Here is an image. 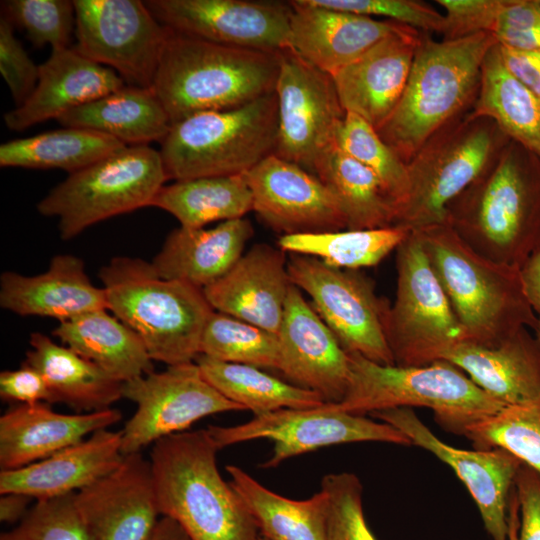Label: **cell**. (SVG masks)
Wrapping results in <instances>:
<instances>
[{"label": "cell", "instance_id": "51", "mask_svg": "<svg viewBox=\"0 0 540 540\" xmlns=\"http://www.w3.org/2000/svg\"><path fill=\"white\" fill-rule=\"evenodd\" d=\"M0 396L13 404L53 403L52 393L41 373L22 363L15 370L0 373Z\"/></svg>", "mask_w": 540, "mask_h": 540}, {"label": "cell", "instance_id": "26", "mask_svg": "<svg viewBox=\"0 0 540 540\" xmlns=\"http://www.w3.org/2000/svg\"><path fill=\"white\" fill-rule=\"evenodd\" d=\"M113 70L97 64L74 48L52 49L39 65L37 85L20 106L6 112L8 129L24 131L36 124L58 119L70 110L125 86Z\"/></svg>", "mask_w": 540, "mask_h": 540}, {"label": "cell", "instance_id": "18", "mask_svg": "<svg viewBox=\"0 0 540 540\" xmlns=\"http://www.w3.org/2000/svg\"><path fill=\"white\" fill-rule=\"evenodd\" d=\"M379 421L404 433L412 445L421 447L448 464L465 484L492 540H508L509 502L522 462L500 449L463 450L441 441L411 408H392L371 413Z\"/></svg>", "mask_w": 540, "mask_h": 540}, {"label": "cell", "instance_id": "35", "mask_svg": "<svg viewBox=\"0 0 540 540\" xmlns=\"http://www.w3.org/2000/svg\"><path fill=\"white\" fill-rule=\"evenodd\" d=\"M314 174L335 197L345 217L346 229L394 226L397 205L381 180L336 145L319 158Z\"/></svg>", "mask_w": 540, "mask_h": 540}, {"label": "cell", "instance_id": "57", "mask_svg": "<svg viewBox=\"0 0 540 540\" xmlns=\"http://www.w3.org/2000/svg\"><path fill=\"white\" fill-rule=\"evenodd\" d=\"M519 526H520V517H519V506L514 491V487L511 493L510 502H509V533L508 540H519Z\"/></svg>", "mask_w": 540, "mask_h": 540}, {"label": "cell", "instance_id": "16", "mask_svg": "<svg viewBox=\"0 0 540 540\" xmlns=\"http://www.w3.org/2000/svg\"><path fill=\"white\" fill-rule=\"evenodd\" d=\"M122 398L137 406L121 430L123 455L187 431L204 417L243 410L207 382L195 361L124 382Z\"/></svg>", "mask_w": 540, "mask_h": 540}, {"label": "cell", "instance_id": "30", "mask_svg": "<svg viewBox=\"0 0 540 540\" xmlns=\"http://www.w3.org/2000/svg\"><path fill=\"white\" fill-rule=\"evenodd\" d=\"M253 234L251 222L244 218L209 229L180 226L168 234L151 264L164 279L204 289L235 265Z\"/></svg>", "mask_w": 540, "mask_h": 540}, {"label": "cell", "instance_id": "41", "mask_svg": "<svg viewBox=\"0 0 540 540\" xmlns=\"http://www.w3.org/2000/svg\"><path fill=\"white\" fill-rule=\"evenodd\" d=\"M200 354L258 368L278 370L280 365L277 334L217 311L204 327Z\"/></svg>", "mask_w": 540, "mask_h": 540}, {"label": "cell", "instance_id": "34", "mask_svg": "<svg viewBox=\"0 0 540 540\" xmlns=\"http://www.w3.org/2000/svg\"><path fill=\"white\" fill-rule=\"evenodd\" d=\"M225 468L262 537L326 540L328 495L323 489L305 500H293L269 490L236 465Z\"/></svg>", "mask_w": 540, "mask_h": 540}, {"label": "cell", "instance_id": "52", "mask_svg": "<svg viewBox=\"0 0 540 540\" xmlns=\"http://www.w3.org/2000/svg\"><path fill=\"white\" fill-rule=\"evenodd\" d=\"M514 491L519 506V540H540V473L522 463Z\"/></svg>", "mask_w": 540, "mask_h": 540}, {"label": "cell", "instance_id": "7", "mask_svg": "<svg viewBox=\"0 0 540 540\" xmlns=\"http://www.w3.org/2000/svg\"><path fill=\"white\" fill-rule=\"evenodd\" d=\"M350 376L341 411L364 415L392 408L425 407L445 430L463 435L470 425L497 413L504 403L447 361L425 366L382 365L348 353Z\"/></svg>", "mask_w": 540, "mask_h": 540}, {"label": "cell", "instance_id": "11", "mask_svg": "<svg viewBox=\"0 0 540 540\" xmlns=\"http://www.w3.org/2000/svg\"><path fill=\"white\" fill-rule=\"evenodd\" d=\"M396 295L386 321L395 365L425 366L443 360L466 341L452 306L416 231L396 249Z\"/></svg>", "mask_w": 540, "mask_h": 540}, {"label": "cell", "instance_id": "4", "mask_svg": "<svg viewBox=\"0 0 540 540\" xmlns=\"http://www.w3.org/2000/svg\"><path fill=\"white\" fill-rule=\"evenodd\" d=\"M491 33L437 41L423 33L403 95L377 130L407 164L439 129L472 109Z\"/></svg>", "mask_w": 540, "mask_h": 540}, {"label": "cell", "instance_id": "49", "mask_svg": "<svg viewBox=\"0 0 540 540\" xmlns=\"http://www.w3.org/2000/svg\"><path fill=\"white\" fill-rule=\"evenodd\" d=\"M491 34L497 44L540 51V0H505Z\"/></svg>", "mask_w": 540, "mask_h": 540}, {"label": "cell", "instance_id": "58", "mask_svg": "<svg viewBox=\"0 0 540 540\" xmlns=\"http://www.w3.org/2000/svg\"><path fill=\"white\" fill-rule=\"evenodd\" d=\"M533 331L536 338L540 341V318L538 319L537 325Z\"/></svg>", "mask_w": 540, "mask_h": 540}, {"label": "cell", "instance_id": "17", "mask_svg": "<svg viewBox=\"0 0 540 540\" xmlns=\"http://www.w3.org/2000/svg\"><path fill=\"white\" fill-rule=\"evenodd\" d=\"M155 18L171 30L202 40L259 51L288 47L289 2L252 0H148Z\"/></svg>", "mask_w": 540, "mask_h": 540}, {"label": "cell", "instance_id": "47", "mask_svg": "<svg viewBox=\"0 0 540 540\" xmlns=\"http://www.w3.org/2000/svg\"><path fill=\"white\" fill-rule=\"evenodd\" d=\"M314 4L364 16L383 17L421 32L441 33L443 13L416 0H311Z\"/></svg>", "mask_w": 540, "mask_h": 540}, {"label": "cell", "instance_id": "53", "mask_svg": "<svg viewBox=\"0 0 540 540\" xmlns=\"http://www.w3.org/2000/svg\"><path fill=\"white\" fill-rule=\"evenodd\" d=\"M497 45L506 70L540 99V51Z\"/></svg>", "mask_w": 540, "mask_h": 540}, {"label": "cell", "instance_id": "2", "mask_svg": "<svg viewBox=\"0 0 540 540\" xmlns=\"http://www.w3.org/2000/svg\"><path fill=\"white\" fill-rule=\"evenodd\" d=\"M278 72V52L222 45L168 28L151 89L174 124L270 94Z\"/></svg>", "mask_w": 540, "mask_h": 540}, {"label": "cell", "instance_id": "50", "mask_svg": "<svg viewBox=\"0 0 540 540\" xmlns=\"http://www.w3.org/2000/svg\"><path fill=\"white\" fill-rule=\"evenodd\" d=\"M505 0H438L444 21L442 39L453 40L491 33Z\"/></svg>", "mask_w": 540, "mask_h": 540}, {"label": "cell", "instance_id": "48", "mask_svg": "<svg viewBox=\"0 0 540 540\" xmlns=\"http://www.w3.org/2000/svg\"><path fill=\"white\" fill-rule=\"evenodd\" d=\"M13 27L11 22L1 15L0 71L18 107L34 91L39 78V66L33 62L15 37Z\"/></svg>", "mask_w": 540, "mask_h": 540}, {"label": "cell", "instance_id": "42", "mask_svg": "<svg viewBox=\"0 0 540 540\" xmlns=\"http://www.w3.org/2000/svg\"><path fill=\"white\" fill-rule=\"evenodd\" d=\"M463 435L477 449H503L540 473V401L506 405Z\"/></svg>", "mask_w": 540, "mask_h": 540}, {"label": "cell", "instance_id": "24", "mask_svg": "<svg viewBox=\"0 0 540 540\" xmlns=\"http://www.w3.org/2000/svg\"><path fill=\"white\" fill-rule=\"evenodd\" d=\"M288 48L330 74L355 61L400 23L294 0Z\"/></svg>", "mask_w": 540, "mask_h": 540}, {"label": "cell", "instance_id": "29", "mask_svg": "<svg viewBox=\"0 0 540 540\" xmlns=\"http://www.w3.org/2000/svg\"><path fill=\"white\" fill-rule=\"evenodd\" d=\"M443 361L505 405L540 401V341L527 328L491 346L462 342Z\"/></svg>", "mask_w": 540, "mask_h": 540}, {"label": "cell", "instance_id": "3", "mask_svg": "<svg viewBox=\"0 0 540 540\" xmlns=\"http://www.w3.org/2000/svg\"><path fill=\"white\" fill-rule=\"evenodd\" d=\"M208 429L187 430L153 444L150 462L161 516L190 540H259L257 525L217 467Z\"/></svg>", "mask_w": 540, "mask_h": 540}, {"label": "cell", "instance_id": "55", "mask_svg": "<svg viewBox=\"0 0 540 540\" xmlns=\"http://www.w3.org/2000/svg\"><path fill=\"white\" fill-rule=\"evenodd\" d=\"M0 521L7 524L18 523L29 511L32 497L18 492L0 494Z\"/></svg>", "mask_w": 540, "mask_h": 540}, {"label": "cell", "instance_id": "32", "mask_svg": "<svg viewBox=\"0 0 540 540\" xmlns=\"http://www.w3.org/2000/svg\"><path fill=\"white\" fill-rule=\"evenodd\" d=\"M52 334L123 383L154 371L153 360L140 337L108 309L59 322Z\"/></svg>", "mask_w": 540, "mask_h": 540}, {"label": "cell", "instance_id": "1", "mask_svg": "<svg viewBox=\"0 0 540 540\" xmlns=\"http://www.w3.org/2000/svg\"><path fill=\"white\" fill-rule=\"evenodd\" d=\"M446 222L478 254L521 268L540 249V158L510 140L447 206Z\"/></svg>", "mask_w": 540, "mask_h": 540}, {"label": "cell", "instance_id": "25", "mask_svg": "<svg viewBox=\"0 0 540 540\" xmlns=\"http://www.w3.org/2000/svg\"><path fill=\"white\" fill-rule=\"evenodd\" d=\"M121 419L122 413L114 408L64 414L45 402L14 404L0 417L1 471L43 460Z\"/></svg>", "mask_w": 540, "mask_h": 540}, {"label": "cell", "instance_id": "27", "mask_svg": "<svg viewBox=\"0 0 540 540\" xmlns=\"http://www.w3.org/2000/svg\"><path fill=\"white\" fill-rule=\"evenodd\" d=\"M0 305L20 316L48 317L59 322L108 309L104 288L90 281L84 261L71 254L55 255L48 269L38 275L2 273Z\"/></svg>", "mask_w": 540, "mask_h": 540}, {"label": "cell", "instance_id": "40", "mask_svg": "<svg viewBox=\"0 0 540 540\" xmlns=\"http://www.w3.org/2000/svg\"><path fill=\"white\" fill-rule=\"evenodd\" d=\"M409 232L392 226L282 235L278 247L285 253L318 258L332 267L359 270L379 264L397 249Z\"/></svg>", "mask_w": 540, "mask_h": 540}, {"label": "cell", "instance_id": "43", "mask_svg": "<svg viewBox=\"0 0 540 540\" xmlns=\"http://www.w3.org/2000/svg\"><path fill=\"white\" fill-rule=\"evenodd\" d=\"M335 144L378 176L398 210L408 192L407 164L382 140L377 130L359 116L346 113Z\"/></svg>", "mask_w": 540, "mask_h": 540}, {"label": "cell", "instance_id": "33", "mask_svg": "<svg viewBox=\"0 0 540 540\" xmlns=\"http://www.w3.org/2000/svg\"><path fill=\"white\" fill-rule=\"evenodd\" d=\"M57 121L63 127L101 132L126 146L161 142L172 125L151 88L130 85L76 107Z\"/></svg>", "mask_w": 540, "mask_h": 540}, {"label": "cell", "instance_id": "9", "mask_svg": "<svg viewBox=\"0 0 540 540\" xmlns=\"http://www.w3.org/2000/svg\"><path fill=\"white\" fill-rule=\"evenodd\" d=\"M510 139L469 110L439 129L407 163L408 192L395 227L416 231L446 222L447 206L499 156Z\"/></svg>", "mask_w": 540, "mask_h": 540}, {"label": "cell", "instance_id": "10", "mask_svg": "<svg viewBox=\"0 0 540 540\" xmlns=\"http://www.w3.org/2000/svg\"><path fill=\"white\" fill-rule=\"evenodd\" d=\"M167 180L159 151L126 146L69 174L36 207L58 218L60 238L71 240L98 222L151 206Z\"/></svg>", "mask_w": 540, "mask_h": 540}, {"label": "cell", "instance_id": "36", "mask_svg": "<svg viewBox=\"0 0 540 540\" xmlns=\"http://www.w3.org/2000/svg\"><path fill=\"white\" fill-rule=\"evenodd\" d=\"M471 110L493 120L511 141L540 158V99L506 70L497 43L483 61Z\"/></svg>", "mask_w": 540, "mask_h": 540}, {"label": "cell", "instance_id": "15", "mask_svg": "<svg viewBox=\"0 0 540 540\" xmlns=\"http://www.w3.org/2000/svg\"><path fill=\"white\" fill-rule=\"evenodd\" d=\"M278 54V131L274 154L314 174L319 158L336 145L346 111L330 74L288 47Z\"/></svg>", "mask_w": 540, "mask_h": 540}, {"label": "cell", "instance_id": "22", "mask_svg": "<svg viewBox=\"0 0 540 540\" xmlns=\"http://www.w3.org/2000/svg\"><path fill=\"white\" fill-rule=\"evenodd\" d=\"M423 33L401 25L332 75L346 113L376 130L388 120L403 95Z\"/></svg>", "mask_w": 540, "mask_h": 540}, {"label": "cell", "instance_id": "38", "mask_svg": "<svg viewBox=\"0 0 540 540\" xmlns=\"http://www.w3.org/2000/svg\"><path fill=\"white\" fill-rule=\"evenodd\" d=\"M151 206L173 215L181 227L202 228L243 218L253 210V200L241 174L174 181L159 190Z\"/></svg>", "mask_w": 540, "mask_h": 540}, {"label": "cell", "instance_id": "28", "mask_svg": "<svg viewBox=\"0 0 540 540\" xmlns=\"http://www.w3.org/2000/svg\"><path fill=\"white\" fill-rule=\"evenodd\" d=\"M122 434L102 429L31 465L0 472V494L18 492L35 501L76 493L119 466Z\"/></svg>", "mask_w": 540, "mask_h": 540}, {"label": "cell", "instance_id": "12", "mask_svg": "<svg viewBox=\"0 0 540 540\" xmlns=\"http://www.w3.org/2000/svg\"><path fill=\"white\" fill-rule=\"evenodd\" d=\"M287 269L291 283L310 296L312 307L347 353L395 365L386 337L391 305L376 294L371 279L359 270L298 254L290 256Z\"/></svg>", "mask_w": 540, "mask_h": 540}, {"label": "cell", "instance_id": "20", "mask_svg": "<svg viewBox=\"0 0 540 540\" xmlns=\"http://www.w3.org/2000/svg\"><path fill=\"white\" fill-rule=\"evenodd\" d=\"M74 500L90 540H148L162 517L151 462L141 452L124 455Z\"/></svg>", "mask_w": 540, "mask_h": 540}, {"label": "cell", "instance_id": "21", "mask_svg": "<svg viewBox=\"0 0 540 540\" xmlns=\"http://www.w3.org/2000/svg\"><path fill=\"white\" fill-rule=\"evenodd\" d=\"M277 337L278 371L290 383L318 393L326 403H339L349 383V354L293 284Z\"/></svg>", "mask_w": 540, "mask_h": 540}, {"label": "cell", "instance_id": "5", "mask_svg": "<svg viewBox=\"0 0 540 540\" xmlns=\"http://www.w3.org/2000/svg\"><path fill=\"white\" fill-rule=\"evenodd\" d=\"M416 232L465 342L491 346L522 328L534 330L539 318L526 297L520 268L478 254L447 222Z\"/></svg>", "mask_w": 540, "mask_h": 540}, {"label": "cell", "instance_id": "14", "mask_svg": "<svg viewBox=\"0 0 540 540\" xmlns=\"http://www.w3.org/2000/svg\"><path fill=\"white\" fill-rule=\"evenodd\" d=\"M208 431L220 450L255 439H269L273 451L260 467H277L283 461L320 448L353 442L412 445L394 426L336 409L332 403L313 408H285L254 416L235 426L211 425Z\"/></svg>", "mask_w": 540, "mask_h": 540}, {"label": "cell", "instance_id": "8", "mask_svg": "<svg viewBox=\"0 0 540 540\" xmlns=\"http://www.w3.org/2000/svg\"><path fill=\"white\" fill-rule=\"evenodd\" d=\"M277 131L274 91L234 109L201 112L172 124L159 152L168 180L241 175L274 154Z\"/></svg>", "mask_w": 540, "mask_h": 540}, {"label": "cell", "instance_id": "46", "mask_svg": "<svg viewBox=\"0 0 540 540\" xmlns=\"http://www.w3.org/2000/svg\"><path fill=\"white\" fill-rule=\"evenodd\" d=\"M321 489L328 495L326 540H377L365 520L363 488L355 474H327Z\"/></svg>", "mask_w": 540, "mask_h": 540}, {"label": "cell", "instance_id": "19", "mask_svg": "<svg viewBox=\"0 0 540 540\" xmlns=\"http://www.w3.org/2000/svg\"><path fill=\"white\" fill-rule=\"evenodd\" d=\"M253 211L283 235L344 230L335 197L313 173L272 154L244 174Z\"/></svg>", "mask_w": 540, "mask_h": 540}, {"label": "cell", "instance_id": "31", "mask_svg": "<svg viewBox=\"0 0 540 540\" xmlns=\"http://www.w3.org/2000/svg\"><path fill=\"white\" fill-rule=\"evenodd\" d=\"M23 363L38 370L52 393L53 403H64L86 413L112 408L122 398L123 382L71 348L33 332Z\"/></svg>", "mask_w": 540, "mask_h": 540}, {"label": "cell", "instance_id": "37", "mask_svg": "<svg viewBox=\"0 0 540 540\" xmlns=\"http://www.w3.org/2000/svg\"><path fill=\"white\" fill-rule=\"evenodd\" d=\"M124 147L119 140L101 132L64 127L2 143L0 166L62 169L72 174Z\"/></svg>", "mask_w": 540, "mask_h": 540}, {"label": "cell", "instance_id": "59", "mask_svg": "<svg viewBox=\"0 0 540 540\" xmlns=\"http://www.w3.org/2000/svg\"><path fill=\"white\" fill-rule=\"evenodd\" d=\"M259 540H267V539H266V538H264V537H262V536L260 535V538H259Z\"/></svg>", "mask_w": 540, "mask_h": 540}, {"label": "cell", "instance_id": "45", "mask_svg": "<svg viewBox=\"0 0 540 540\" xmlns=\"http://www.w3.org/2000/svg\"><path fill=\"white\" fill-rule=\"evenodd\" d=\"M75 493L38 500L0 540H90L77 511Z\"/></svg>", "mask_w": 540, "mask_h": 540}, {"label": "cell", "instance_id": "39", "mask_svg": "<svg viewBox=\"0 0 540 540\" xmlns=\"http://www.w3.org/2000/svg\"><path fill=\"white\" fill-rule=\"evenodd\" d=\"M195 362L221 395L255 416L285 408H313L326 403L316 392L272 376L261 368L219 361L199 354Z\"/></svg>", "mask_w": 540, "mask_h": 540}, {"label": "cell", "instance_id": "23", "mask_svg": "<svg viewBox=\"0 0 540 540\" xmlns=\"http://www.w3.org/2000/svg\"><path fill=\"white\" fill-rule=\"evenodd\" d=\"M287 263L279 247L255 244L203 294L214 311L277 334L292 285Z\"/></svg>", "mask_w": 540, "mask_h": 540}, {"label": "cell", "instance_id": "13", "mask_svg": "<svg viewBox=\"0 0 540 540\" xmlns=\"http://www.w3.org/2000/svg\"><path fill=\"white\" fill-rule=\"evenodd\" d=\"M73 47L115 71L126 85L151 88L168 34L139 0H73Z\"/></svg>", "mask_w": 540, "mask_h": 540}, {"label": "cell", "instance_id": "44", "mask_svg": "<svg viewBox=\"0 0 540 540\" xmlns=\"http://www.w3.org/2000/svg\"><path fill=\"white\" fill-rule=\"evenodd\" d=\"M2 14L21 28L35 47L70 48L75 34V7L69 0H7Z\"/></svg>", "mask_w": 540, "mask_h": 540}, {"label": "cell", "instance_id": "54", "mask_svg": "<svg viewBox=\"0 0 540 540\" xmlns=\"http://www.w3.org/2000/svg\"><path fill=\"white\" fill-rule=\"evenodd\" d=\"M526 297L540 318V249L532 253L520 268Z\"/></svg>", "mask_w": 540, "mask_h": 540}, {"label": "cell", "instance_id": "6", "mask_svg": "<svg viewBox=\"0 0 540 540\" xmlns=\"http://www.w3.org/2000/svg\"><path fill=\"white\" fill-rule=\"evenodd\" d=\"M98 275L108 310L140 337L153 361L167 366L195 361L214 311L202 289L164 279L139 258L115 257Z\"/></svg>", "mask_w": 540, "mask_h": 540}, {"label": "cell", "instance_id": "56", "mask_svg": "<svg viewBox=\"0 0 540 540\" xmlns=\"http://www.w3.org/2000/svg\"><path fill=\"white\" fill-rule=\"evenodd\" d=\"M148 540H190L182 527L173 519L162 516Z\"/></svg>", "mask_w": 540, "mask_h": 540}]
</instances>
